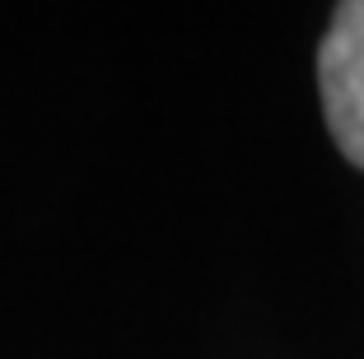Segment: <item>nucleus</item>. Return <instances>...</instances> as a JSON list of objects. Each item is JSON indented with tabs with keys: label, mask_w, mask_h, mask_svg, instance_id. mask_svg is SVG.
<instances>
[{
	"label": "nucleus",
	"mask_w": 364,
	"mask_h": 359,
	"mask_svg": "<svg viewBox=\"0 0 364 359\" xmlns=\"http://www.w3.org/2000/svg\"><path fill=\"white\" fill-rule=\"evenodd\" d=\"M318 89L336 149L364 168V0L336 5L318 47Z\"/></svg>",
	"instance_id": "nucleus-1"
}]
</instances>
